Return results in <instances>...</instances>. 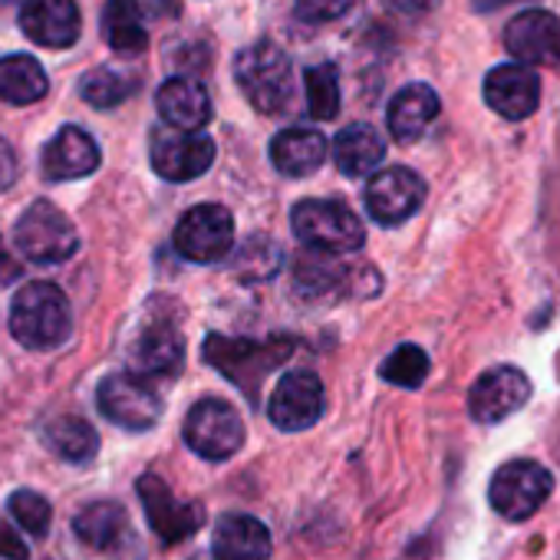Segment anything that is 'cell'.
<instances>
[{"label": "cell", "instance_id": "1", "mask_svg": "<svg viewBox=\"0 0 560 560\" xmlns=\"http://www.w3.org/2000/svg\"><path fill=\"white\" fill-rule=\"evenodd\" d=\"M11 334L27 350H57L73 334V311L67 294L50 280L21 288L11 304Z\"/></svg>", "mask_w": 560, "mask_h": 560}, {"label": "cell", "instance_id": "2", "mask_svg": "<svg viewBox=\"0 0 560 560\" xmlns=\"http://www.w3.org/2000/svg\"><path fill=\"white\" fill-rule=\"evenodd\" d=\"M234 80L244 93V100L267 116H277L291 106L294 96V67L288 54L273 44H254L237 54L234 60Z\"/></svg>", "mask_w": 560, "mask_h": 560}, {"label": "cell", "instance_id": "3", "mask_svg": "<svg viewBox=\"0 0 560 560\" xmlns=\"http://www.w3.org/2000/svg\"><path fill=\"white\" fill-rule=\"evenodd\" d=\"M291 228L298 241L320 254H350L360 250L366 241L363 221L353 214L350 205L334 198H304L291 211Z\"/></svg>", "mask_w": 560, "mask_h": 560}, {"label": "cell", "instance_id": "4", "mask_svg": "<svg viewBox=\"0 0 560 560\" xmlns=\"http://www.w3.org/2000/svg\"><path fill=\"white\" fill-rule=\"evenodd\" d=\"M14 244L34 264H63L80 250V234L54 201H34L14 228Z\"/></svg>", "mask_w": 560, "mask_h": 560}, {"label": "cell", "instance_id": "5", "mask_svg": "<svg viewBox=\"0 0 560 560\" xmlns=\"http://www.w3.org/2000/svg\"><path fill=\"white\" fill-rule=\"evenodd\" d=\"M182 435L185 445L208 462H228L247 439L241 412L224 399H198L185 416Z\"/></svg>", "mask_w": 560, "mask_h": 560}, {"label": "cell", "instance_id": "6", "mask_svg": "<svg viewBox=\"0 0 560 560\" xmlns=\"http://www.w3.org/2000/svg\"><path fill=\"white\" fill-rule=\"evenodd\" d=\"M553 478L540 462L514 458L501 465L488 485V501L504 521H527L540 511V504L550 498Z\"/></svg>", "mask_w": 560, "mask_h": 560}, {"label": "cell", "instance_id": "7", "mask_svg": "<svg viewBox=\"0 0 560 560\" xmlns=\"http://www.w3.org/2000/svg\"><path fill=\"white\" fill-rule=\"evenodd\" d=\"M100 412L129 432H149L162 419V396L136 373H109L96 389Z\"/></svg>", "mask_w": 560, "mask_h": 560}, {"label": "cell", "instance_id": "8", "mask_svg": "<svg viewBox=\"0 0 560 560\" xmlns=\"http://www.w3.org/2000/svg\"><path fill=\"white\" fill-rule=\"evenodd\" d=\"M175 250L195 264H214L234 247V218L224 205H195L175 224Z\"/></svg>", "mask_w": 560, "mask_h": 560}, {"label": "cell", "instance_id": "9", "mask_svg": "<svg viewBox=\"0 0 560 560\" xmlns=\"http://www.w3.org/2000/svg\"><path fill=\"white\" fill-rule=\"evenodd\" d=\"M327 412V389L317 373L294 370L284 373L267 399V416L280 432H304Z\"/></svg>", "mask_w": 560, "mask_h": 560}, {"label": "cell", "instance_id": "10", "mask_svg": "<svg viewBox=\"0 0 560 560\" xmlns=\"http://www.w3.org/2000/svg\"><path fill=\"white\" fill-rule=\"evenodd\" d=\"M149 159L159 178L165 182H191L205 175L214 162V139L205 132H182L172 126H159L149 142Z\"/></svg>", "mask_w": 560, "mask_h": 560}, {"label": "cell", "instance_id": "11", "mask_svg": "<svg viewBox=\"0 0 560 560\" xmlns=\"http://www.w3.org/2000/svg\"><path fill=\"white\" fill-rule=\"evenodd\" d=\"M366 211L376 224L383 228H396L402 221H409L422 201H425V182L406 168V165H393V168H383L370 178L366 185Z\"/></svg>", "mask_w": 560, "mask_h": 560}, {"label": "cell", "instance_id": "12", "mask_svg": "<svg viewBox=\"0 0 560 560\" xmlns=\"http://www.w3.org/2000/svg\"><path fill=\"white\" fill-rule=\"evenodd\" d=\"M530 399V380L517 366H494L468 393V416L481 425L511 419Z\"/></svg>", "mask_w": 560, "mask_h": 560}, {"label": "cell", "instance_id": "13", "mask_svg": "<svg viewBox=\"0 0 560 560\" xmlns=\"http://www.w3.org/2000/svg\"><path fill=\"white\" fill-rule=\"evenodd\" d=\"M136 491L142 498L149 527L165 544H178V540L191 537L201 527V521H205V508L195 504V501H178L172 494V488L159 475H142L139 485H136Z\"/></svg>", "mask_w": 560, "mask_h": 560}, {"label": "cell", "instance_id": "14", "mask_svg": "<svg viewBox=\"0 0 560 560\" xmlns=\"http://www.w3.org/2000/svg\"><path fill=\"white\" fill-rule=\"evenodd\" d=\"M504 47L524 67L560 70V18L547 11H524L504 27Z\"/></svg>", "mask_w": 560, "mask_h": 560}, {"label": "cell", "instance_id": "15", "mask_svg": "<svg viewBox=\"0 0 560 560\" xmlns=\"http://www.w3.org/2000/svg\"><path fill=\"white\" fill-rule=\"evenodd\" d=\"M182 363H185V343L168 320L145 324L129 347V366H132L129 373L142 380H172L182 373Z\"/></svg>", "mask_w": 560, "mask_h": 560}, {"label": "cell", "instance_id": "16", "mask_svg": "<svg viewBox=\"0 0 560 560\" xmlns=\"http://www.w3.org/2000/svg\"><path fill=\"white\" fill-rule=\"evenodd\" d=\"M485 103L498 116H504L511 122H521V119L534 116L537 106H540V77L524 63L494 67L485 77Z\"/></svg>", "mask_w": 560, "mask_h": 560}, {"label": "cell", "instance_id": "17", "mask_svg": "<svg viewBox=\"0 0 560 560\" xmlns=\"http://www.w3.org/2000/svg\"><path fill=\"white\" fill-rule=\"evenodd\" d=\"M24 34L50 50H67L80 40L83 18L77 0H27L21 8Z\"/></svg>", "mask_w": 560, "mask_h": 560}, {"label": "cell", "instance_id": "18", "mask_svg": "<svg viewBox=\"0 0 560 560\" xmlns=\"http://www.w3.org/2000/svg\"><path fill=\"white\" fill-rule=\"evenodd\" d=\"M100 145L80 126H63L40 155V172L47 182H73L86 178L100 168Z\"/></svg>", "mask_w": 560, "mask_h": 560}, {"label": "cell", "instance_id": "19", "mask_svg": "<svg viewBox=\"0 0 560 560\" xmlns=\"http://www.w3.org/2000/svg\"><path fill=\"white\" fill-rule=\"evenodd\" d=\"M327 136L320 129H307V126H294L277 132L270 142V162L280 175L288 178H307L314 175L324 162H327Z\"/></svg>", "mask_w": 560, "mask_h": 560}, {"label": "cell", "instance_id": "20", "mask_svg": "<svg viewBox=\"0 0 560 560\" xmlns=\"http://www.w3.org/2000/svg\"><path fill=\"white\" fill-rule=\"evenodd\" d=\"M270 530L254 514H221L214 524V560H267L270 557Z\"/></svg>", "mask_w": 560, "mask_h": 560}, {"label": "cell", "instance_id": "21", "mask_svg": "<svg viewBox=\"0 0 560 560\" xmlns=\"http://www.w3.org/2000/svg\"><path fill=\"white\" fill-rule=\"evenodd\" d=\"M155 106L165 126L182 129V132H201L211 119V100L205 86L188 77L165 80L155 93Z\"/></svg>", "mask_w": 560, "mask_h": 560}, {"label": "cell", "instance_id": "22", "mask_svg": "<svg viewBox=\"0 0 560 560\" xmlns=\"http://www.w3.org/2000/svg\"><path fill=\"white\" fill-rule=\"evenodd\" d=\"M439 109H442V103H439V96H435L432 86H425V83H409V86H402V90L393 96L389 113H386V122H389L393 139H399V142H416V139L435 122Z\"/></svg>", "mask_w": 560, "mask_h": 560}, {"label": "cell", "instance_id": "23", "mask_svg": "<svg viewBox=\"0 0 560 560\" xmlns=\"http://www.w3.org/2000/svg\"><path fill=\"white\" fill-rule=\"evenodd\" d=\"M383 159H386V142L366 122H353L334 139V162L347 178L373 175Z\"/></svg>", "mask_w": 560, "mask_h": 560}, {"label": "cell", "instance_id": "24", "mask_svg": "<svg viewBox=\"0 0 560 560\" xmlns=\"http://www.w3.org/2000/svg\"><path fill=\"white\" fill-rule=\"evenodd\" d=\"M103 37L122 57H139L149 47V31L142 24L139 0H106V8H103Z\"/></svg>", "mask_w": 560, "mask_h": 560}, {"label": "cell", "instance_id": "25", "mask_svg": "<svg viewBox=\"0 0 560 560\" xmlns=\"http://www.w3.org/2000/svg\"><path fill=\"white\" fill-rule=\"evenodd\" d=\"M47 90H50V80L34 57L18 54V57L0 60V100L4 103L34 106L47 96Z\"/></svg>", "mask_w": 560, "mask_h": 560}, {"label": "cell", "instance_id": "26", "mask_svg": "<svg viewBox=\"0 0 560 560\" xmlns=\"http://www.w3.org/2000/svg\"><path fill=\"white\" fill-rule=\"evenodd\" d=\"M73 530L83 544H90L96 550H113V547H119V540L129 530V514L116 501H96L77 514Z\"/></svg>", "mask_w": 560, "mask_h": 560}, {"label": "cell", "instance_id": "27", "mask_svg": "<svg viewBox=\"0 0 560 560\" xmlns=\"http://www.w3.org/2000/svg\"><path fill=\"white\" fill-rule=\"evenodd\" d=\"M44 442L70 465H86L100 452L96 429L80 416H57L44 425Z\"/></svg>", "mask_w": 560, "mask_h": 560}, {"label": "cell", "instance_id": "28", "mask_svg": "<svg viewBox=\"0 0 560 560\" xmlns=\"http://www.w3.org/2000/svg\"><path fill=\"white\" fill-rule=\"evenodd\" d=\"M136 90H139V80L116 67H96L80 83V96L96 109H113V106L126 103Z\"/></svg>", "mask_w": 560, "mask_h": 560}, {"label": "cell", "instance_id": "29", "mask_svg": "<svg viewBox=\"0 0 560 560\" xmlns=\"http://www.w3.org/2000/svg\"><path fill=\"white\" fill-rule=\"evenodd\" d=\"M429 366H432V360H429V353H425L422 347L402 343V347H396V350L383 360L380 373H383V380L393 383V386L419 389V386L425 383V376H429Z\"/></svg>", "mask_w": 560, "mask_h": 560}, {"label": "cell", "instance_id": "30", "mask_svg": "<svg viewBox=\"0 0 560 560\" xmlns=\"http://www.w3.org/2000/svg\"><path fill=\"white\" fill-rule=\"evenodd\" d=\"M304 86H307V109L314 119L327 122L340 113V80L334 67H311L304 73Z\"/></svg>", "mask_w": 560, "mask_h": 560}, {"label": "cell", "instance_id": "31", "mask_svg": "<svg viewBox=\"0 0 560 560\" xmlns=\"http://www.w3.org/2000/svg\"><path fill=\"white\" fill-rule=\"evenodd\" d=\"M8 508H11V514H14V521L27 530V534H34V537H44L47 530H50V524H54V508H50V501L44 498V494H37V491H14L11 494V501H8Z\"/></svg>", "mask_w": 560, "mask_h": 560}, {"label": "cell", "instance_id": "32", "mask_svg": "<svg viewBox=\"0 0 560 560\" xmlns=\"http://www.w3.org/2000/svg\"><path fill=\"white\" fill-rule=\"evenodd\" d=\"M357 0H294V8L304 21L311 24H330L340 21L353 11Z\"/></svg>", "mask_w": 560, "mask_h": 560}, {"label": "cell", "instance_id": "33", "mask_svg": "<svg viewBox=\"0 0 560 560\" xmlns=\"http://www.w3.org/2000/svg\"><path fill=\"white\" fill-rule=\"evenodd\" d=\"M0 557H8V560H27L31 550L27 544L18 537V530H11L4 521H0Z\"/></svg>", "mask_w": 560, "mask_h": 560}, {"label": "cell", "instance_id": "34", "mask_svg": "<svg viewBox=\"0 0 560 560\" xmlns=\"http://www.w3.org/2000/svg\"><path fill=\"white\" fill-rule=\"evenodd\" d=\"M14 178H18V155L4 139H0V191L11 188Z\"/></svg>", "mask_w": 560, "mask_h": 560}, {"label": "cell", "instance_id": "35", "mask_svg": "<svg viewBox=\"0 0 560 560\" xmlns=\"http://www.w3.org/2000/svg\"><path fill=\"white\" fill-rule=\"evenodd\" d=\"M393 8H399V11H406V14H416V11H425L432 0H389Z\"/></svg>", "mask_w": 560, "mask_h": 560}, {"label": "cell", "instance_id": "36", "mask_svg": "<svg viewBox=\"0 0 560 560\" xmlns=\"http://www.w3.org/2000/svg\"><path fill=\"white\" fill-rule=\"evenodd\" d=\"M501 4V0H475V8H481V11H494Z\"/></svg>", "mask_w": 560, "mask_h": 560}, {"label": "cell", "instance_id": "37", "mask_svg": "<svg viewBox=\"0 0 560 560\" xmlns=\"http://www.w3.org/2000/svg\"><path fill=\"white\" fill-rule=\"evenodd\" d=\"M0 267H11V260H8V254H4V244H0Z\"/></svg>", "mask_w": 560, "mask_h": 560}]
</instances>
